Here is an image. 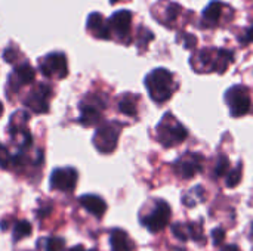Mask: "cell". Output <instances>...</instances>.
Listing matches in <instances>:
<instances>
[{
    "label": "cell",
    "instance_id": "obj_25",
    "mask_svg": "<svg viewBox=\"0 0 253 251\" xmlns=\"http://www.w3.org/2000/svg\"><path fill=\"white\" fill-rule=\"evenodd\" d=\"M228 172H230V161H228V158L225 155H219L218 163L215 166V176L221 178V176H225Z\"/></svg>",
    "mask_w": 253,
    "mask_h": 251
},
{
    "label": "cell",
    "instance_id": "obj_36",
    "mask_svg": "<svg viewBox=\"0 0 253 251\" xmlns=\"http://www.w3.org/2000/svg\"><path fill=\"white\" fill-rule=\"evenodd\" d=\"M117 1H120V0H110V3H111V4H114V3H117Z\"/></svg>",
    "mask_w": 253,
    "mask_h": 251
},
{
    "label": "cell",
    "instance_id": "obj_23",
    "mask_svg": "<svg viewBox=\"0 0 253 251\" xmlns=\"http://www.w3.org/2000/svg\"><path fill=\"white\" fill-rule=\"evenodd\" d=\"M31 231H33V228H31V223H30V222H27V220H18V222L13 225L12 240H13L15 243H18V241H21V240L30 237V235H31Z\"/></svg>",
    "mask_w": 253,
    "mask_h": 251
},
{
    "label": "cell",
    "instance_id": "obj_10",
    "mask_svg": "<svg viewBox=\"0 0 253 251\" xmlns=\"http://www.w3.org/2000/svg\"><path fill=\"white\" fill-rule=\"evenodd\" d=\"M52 93L53 90L49 84L39 83V86L30 92V95L24 101V105L34 114H46L49 111V99Z\"/></svg>",
    "mask_w": 253,
    "mask_h": 251
},
{
    "label": "cell",
    "instance_id": "obj_13",
    "mask_svg": "<svg viewBox=\"0 0 253 251\" xmlns=\"http://www.w3.org/2000/svg\"><path fill=\"white\" fill-rule=\"evenodd\" d=\"M34 78H36V71H34V68H33L28 62L22 61L21 64H18V65L15 67L13 72L9 75V78H7V86H9V89H12L13 92H18L19 87L33 83Z\"/></svg>",
    "mask_w": 253,
    "mask_h": 251
},
{
    "label": "cell",
    "instance_id": "obj_29",
    "mask_svg": "<svg viewBox=\"0 0 253 251\" xmlns=\"http://www.w3.org/2000/svg\"><path fill=\"white\" fill-rule=\"evenodd\" d=\"M181 37H184V46L187 47V49H193V47H196V44H197V38L193 36V34H187V33H184V34H181Z\"/></svg>",
    "mask_w": 253,
    "mask_h": 251
},
{
    "label": "cell",
    "instance_id": "obj_7",
    "mask_svg": "<svg viewBox=\"0 0 253 251\" xmlns=\"http://www.w3.org/2000/svg\"><path fill=\"white\" fill-rule=\"evenodd\" d=\"M39 70L44 77L65 78L68 75L67 56L62 52H52V53H49L40 59Z\"/></svg>",
    "mask_w": 253,
    "mask_h": 251
},
{
    "label": "cell",
    "instance_id": "obj_5",
    "mask_svg": "<svg viewBox=\"0 0 253 251\" xmlns=\"http://www.w3.org/2000/svg\"><path fill=\"white\" fill-rule=\"evenodd\" d=\"M122 127H123V124H120L119 121L102 123L96 129L95 136H93L95 148L102 154H111L117 148V142L120 138Z\"/></svg>",
    "mask_w": 253,
    "mask_h": 251
},
{
    "label": "cell",
    "instance_id": "obj_14",
    "mask_svg": "<svg viewBox=\"0 0 253 251\" xmlns=\"http://www.w3.org/2000/svg\"><path fill=\"white\" fill-rule=\"evenodd\" d=\"M181 10H182V7L178 3L163 0V3H159L157 6L153 7V16L159 22H162L165 27L170 28V27H173L178 16L181 15Z\"/></svg>",
    "mask_w": 253,
    "mask_h": 251
},
{
    "label": "cell",
    "instance_id": "obj_17",
    "mask_svg": "<svg viewBox=\"0 0 253 251\" xmlns=\"http://www.w3.org/2000/svg\"><path fill=\"white\" fill-rule=\"evenodd\" d=\"M79 203L87 213H90L96 219H101L107 212V203L99 195H93V194L82 195L79 198Z\"/></svg>",
    "mask_w": 253,
    "mask_h": 251
},
{
    "label": "cell",
    "instance_id": "obj_34",
    "mask_svg": "<svg viewBox=\"0 0 253 251\" xmlns=\"http://www.w3.org/2000/svg\"><path fill=\"white\" fill-rule=\"evenodd\" d=\"M70 251H98L96 249H90V250H86L83 246H76V247H73Z\"/></svg>",
    "mask_w": 253,
    "mask_h": 251
},
{
    "label": "cell",
    "instance_id": "obj_8",
    "mask_svg": "<svg viewBox=\"0 0 253 251\" xmlns=\"http://www.w3.org/2000/svg\"><path fill=\"white\" fill-rule=\"evenodd\" d=\"M105 107V102L101 99V96H92L89 95L84 101L80 102V115L79 123L84 127H92L102 120V109Z\"/></svg>",
    "mask_w": 253,
    "mask_h": 251
},
{
    "label": "cell",
    "instance_id": "obj_1",
    "mask_svg": "<svg viewBox=\"0 0 253 251\" xmlns=\"http://www.w3.org/2000/svg\"><path fill=\"white\" fill-rule=\"evenodd\" d=\"M234 61V53L227 49L205 47L191 56V67L197 72L224 74Z\"/></svg>",
    "mask_w": 253,
    "mask_h": 251
},
{
    "label": "cell",
    "instance_id": "obj_35",
    "mask_svg": "<svg viewBox=\"0 0 253 251\" xmlns=\"http://www.w3.org/2000/svg\"><path fill=\"white\" fill-rule=\"evenodd\" d=\"M1 114H3V104L0 102V117H1Z\"/></svg>",
    "mask_w": 253,
    "mask_h": 251
},
{
    "label": "cell",
    "instance_id": "obj_12",
    "mask_svg": "<svg viewBox=\"0 0 253 251\" xmlns=\"http://www.w3.org/2000/svg\"><path fill=\"white\" fill-rule=\"evenodd\" d=\"M108 27L111 36L117 37V40L123 43H129L130 28H132V13L129 10H117L108 19Z\"/></svg>",
    "mask_w": 253,
    "mask_h": 251
},
{
    "label": "cell",
    "instance_id": "obj_21",
    "mask_svg": "<svg viewBox=\"0 0 253 251\" xmlns=\"http://www.w3.org/2000/svg\"><path fill=\"white\" fill-rule=\"evenodd\" d=\"M30 120V115L27 111L24 109H19L16 111L12 117H10V123H9V135L12 133H16V132H21V130H25L27 129V123Z\"/></svg>",
    "mask_w": 253,
    "mask_h": 251
},
{
    "label": "cell",
    "instance_id": "obj_24",
    "mask_svg": "<svg viewBox=\"0 0 253 251\" xmlns=\"http://www.w3.org/2000/svg\"><path fill=\"white\" fill-rule=\"evenodd\" d=\"M240 180H242V163H239L236 169H233L227 173L225 183L228 188H236L240 183Z\"/></svg>",
    "mask_w": 253,
    "mask_h": 251
},
{
    "label": "cell",
    "instance_id": "obj_2",
    "mask_svg": "<svg viewBox=\"0 0 253 251\" xmlns=\"http://www.w3.org/2000/svg\"><path fill=\"white\" fill-rule=\"evenodd\" d=\"M145 87L150 98L157 104L168 102L172 95L176 92L178 84L173 78V74L166 68H156L145 77Z\"/></svg>",
    "mask_w": 253,
    "mask_h": 251
},
{
    "label": "cell",
    "instance_id": "obj_11",
    "mask_svg": "<svg viewBox=\"0 0 253 251\" xmlns=\"http://www.w3.org/2000/svg\"><path fill=\"white\" fill-rule=\"evenodd\" d=\"M79 180V173L74 167H61L55 169L50 175V189L61 192H73Z\"/></svg>",
    "mask_w": 253,
    "mask_h": 251
},
{
    "label": "cell",
    "instance_id": "obj_3",
    "mask_svg": "<svg viewBox=\"0 0 253 251\" xmlns=\"http://www.w3.org/2000/svg\"><path fill=\"white\" fill-rule=\"evenodd\" d=\"M156 135H157V141L165 148H172V146H178L187 139L188 130L184 124H181L175 118V115L168 112L163 115V118L157 124Z\"/></svg>",
    "mask_w": 253,
    "mask_h": 251
},
{
    "label": "cell",
    "instance_id": "obj_6",
    "mask_svg": "<svg viewBox=\"0 0 253 251\" xmlns=\"http://www.w3.org/2000/svg\"><path fill=\"white\" fill-rule=\"evenodd\" d=\"M225 104L230 108V114L233 117H243L251 111V95L248 87L242 86V84H236L233 87H230L225 92Z\"/></svg>",
    "mask_w": 253,
    "mask_h": 251
},
{
    "label": "cell",
    "instance_id": "obj_26",
    "mask_svg": "<svg viewBox=\"0 0 253 251\" xmlns=\"http://www.w3.org/2000/svg\"><path fill=\"white\" fill-rule=\"evenodd\" d=\"M154 38V34L147 30V28H139V33H138V47L139 49H145L147 44Z\"/></svg>",
    "mask_w": 253,
    "mask_h": 251
},
{
    "label": "cell",
    "instance_id": "obj_19",
    "mask_svg": "<svg viewBox=\"0 0 253 251\" xmlns=\"http://www.w3.org/2000/svg\"><path fill=\"white\" fill-rule=\"evenodd\" d=\"M172 232L181 241L202 238V226L196 223H175L172 226Z\"/></svg>",
    "mask_w": 253,
    "mask_h": 251
},
{
    "label": "cell",
    "instance_id": "obj_30",
    "mask_svg": "<svg viewBox=\"0 0 253 251\" xmlns=\"http://www.w3.org/2000/svg\"><path fill=\"white\" fill-rule=\"evenodd\" d=\"M212 238H213V243H215V246H219V244H222L224 243V240H225V232H224V229H213V232H212Z\"/></svg>",
    "mask_w": 253,
    "mask_h": 251
},
{
    "label": "cell",
    "instance_id": "obj_18",
    "mask_svg": "<svg viewBox=\"0 0 253 251\" xmlns=\"http://www.w3.org/2000/svg\"><path fill=\"white\" fill-rule=\"evenodd\" d=\"M110 251H135V244L123 229H113L110 234Z\"/></svg>",
    "mask_w": 253,
    "mask_h": 251
},
{
    "label": "cell",
    "instance_id": "obj_15",
    "mask_svg": "<svg viewBox=\"0 0 253 251\" xmlns=\"http://www.w3.org/2000/svg\"><path fill=\"white\" fill-rule=\"evenodd\" d=\"M86 28L95 38H101V40H110L111 38L108 21L99 12H92L87 16Z\"/></svg>",
    "mask_w": 253,
    "mask_h": 251
},
{
    "label": "cell",
    "instance_id": "obj_32",
    "mask_svg": "<svg viewBox=\"0 0 253 251\" xmlns=\"http://www.w3.org/2000/svg\"><path fill=\"white\" fill-rule=\"evenodd\" d=\"M240 41H242L243 44H248V43L253 41V25L252 27H249V28L246 30V33L240 37Z\"/></svg>",
    "mask_w": 253,
    "mask_h": 251
},
{
    "label": "cell",
    "instance_id": "obj_20",
    "mask_svg": "<svg viewBox=\"0 0 253 251\" xmlns=\"http://www.w3.org/2000/svg\"><path fill=\"white\" fill-rule=\"evenodd\" d=\"M138 98L135 95H123L119 101V111L127 117H136L138 114Z\"/></svg>",
    "mask_w": 253,
    "mask_h": 251
},
{
    "label": "cell",
    "instance_id": "obj_33",
    "mask_svg": "<svg viewBox=\"0 0 253 251\" xmlns=\"http://www.w3.org/2000/svg\"><path fill=\"white\" fill-rule=\"evenodd\" d=\"M221 251H240V249L237 246H234V244H230V246H225Z\"/></svg>",
    "mask_w": 253,
    "mask_h": 251
},
{
    "label": "cell",
    "instance_id": "obj_27",
    "mask_svg": "<svg viewBox=\"0 0 253 251\" xmlns=\"http://www.w3.org/2000/svg\"><path fill=\"white\" fill-rule=\"evenodd\" d=\"M10 166H12V155H10L9 151L0 143V167L4 169V170H7V169H10Z\"/></svg>",
    "mask_w": 253,
    "mask_h": 251
},
{
    "label": "cell",
    "instance_id": "obj_4",
    "mask_svg": "<svg viewBox=\"0 0 253 251\" xmlns=\"http://www.w3.org/2000/svg\"><path fill=\"white\" fill-rule=\"evenodd\" d=\"M170 217H172L170 206L165 200H154L151 201L148 209L145 207V210L141 212L139 220L141 225L145 226L151 234H157L169 225Z\"/></svg>",
    "mask_w": 253,
    "mask_h": 251
},
{
    "label": "cell",
    "instance_id": "obj_16",
    "mask_svg": "<svg viewBox=\"0 0 253 251\" xmlns=\"http://www.w3.org/2000/svg\"><path fill=\"white\" fill-rule=\"evenodd\" d=\"M227 7V4H224L222 1L219 0H213L211 1L203 13H202V22L205 27H209V28H213V27H218L222 16H224V9Z\"/></svg>",
    "mask_w": 253,
    "mask_h": 251
},
{
    "label": "cell",
    "instance_id": "obj_9",
    "mask_svg": "<svg viewBox=\"0 0 253 251\" xmlns=\"http://www.w3.org/2000/svg\"><path fill=\"white\" fill-rule=\"evenodd\" d=\"M203 164H205V158L202 154L185 152L173 163V170L181 179L188 180L203 170Z\"/></svg>",
    "mask_w": 253,
    "mask_h": 251
},
{
    "label": "cell",
    "instance_id": "obj_22",
    "mask_svg": "<svg viewBox=\"0 0 253 251\" xmlns=\"http://www.w3.org/2000/svg\"><path fill=\"white\" fill-rule=\"evenodd\" d=\"M37 247L42 251H64L65 241H64V238H59V237L40 238L37 241Z\"/></svg>",
    "mask_w": 253,
    "mask_h": 251
},
{
    "label": "cell",
    "instance_id": "obj_28",
    "mask_svg": "<svg viewBox=\"0 0 253 251\" xmlns=\"http://www.w3.org/2000/svg\"><path fill=\"white\" fill-rule=\"evenodd\" d=\"M18 56H19V50L16 47H12L9 46L4 52H3V58L7 64H15L18 61Z\"/></svg>",
    "mask_w": 253,
    "mask_h": 251
},
{
    "label": "cell",
    "instance_id": "obj_31",
    "mask_svg": "<svg viewBox=\"0 0 253 251\" xmlns=\"http://www.w3.org/2000/svg\"><path fill=\"white\" fill-rule=\"evenodd\" d=\"M50 212H52V204L49 203V204H43L40 209H37L36 215H37V217H39V219H44L46 216H49V215H50Z\"/></svg>",
    "mask_w": 253,
    "mask_h": 251
}]
</instances>
